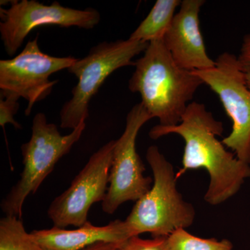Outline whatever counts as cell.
<instances>
[{"label":"cell","mask_w":250,"mask_h":250,"mask_svg":"<svg viewBox=\"0 0 250 250\" xmlns=\"http://www.w3.org/2000/svg\"><path fill=\"white\" fill-rule=\"evenodd\" d=\"M115 144L116 141H109L94 153L68 188L49 205L47 215L54 226L80 228L88 221L90 207L104 200Z\"/></svg>","instance_id":"obj_9"},{"label":"cell","mask_w":250,"mask_h":250,"mask_svg":"<svg viewBox=\"0 0 250 250\" xmlns=\"http://www.w3.org/2000/svg\"><path fill=\"white\" fill-rule=\"evenodd\" d=\"M85 128L83 122L70 134L62 136L57 125L48 123L44 113L34 116L30 139L21 146L24 168L21 178L1 202L3 213L22 218L27 197L36 193L56 164L80 139Z\"/></svg>","instance_id":"obj_4"},{"label":"cell","mask_w":250,"mask_h":250,"mask_svg":"<svg viewBox=\"0 0 250 250\" xmlns=\"http://www.w3.org/2000/svg\"><path fill=\"white\" fill-rule=\"evenodd\" d=\"M181 3L179 0H157L147 17L129 39L146 42L163 39L175 16L176 9Z\"/></svg>","instance_id":"obj_13"},{"label":"cell","mask_w":250,"mask_h":250,"mask_svg":"<svg viewBox=\"0 0 250 250\" xmlns=\"http://www.w3.org/2000/svg\"><path fill=\"white\" fill-rule=\"evenodd\" d=\"M237 59L242 70L246 73H250V34L243 39L241 51Z\"/></svg>","instance_id":"obj_18"},{"label":"cell","mask_w":250,"mask_h":250,"mask_svg":"<svg viewBox=\"0 0 250 250\" xmlns=\"http://www.w3.org/2000/svg\"><path fill=\"white\" fill-rule=\"evenodd\" d=\"M223 125L217 121L202 103L189 104L180 123L174 126L158 125L149 131L151 139L170 134H178L185 141L182 165L176 174L178 179L187 171L203 167L210 176L205 200L211 205L223 203L239 190L245 179L250 177V164L228 152L217 139Z\"/></svg>","instance_id":"obj_1"},{"label":"cell","mask_w":250,"mask_h":250,"mask_svg":"<svg viewBox=\"0 0 250 250\" xmlns=\"http://www.w3.org/2000/svg\"><path fill=\"white\" fill-rule=\"evenodd\" d=\"M30 233L44 250H83L100 242L123 243L133 236L126 222L120 220L106 226H95L87 221L76 229L54 226L48 229L34 230Z\"/></svg>","instance_id":"obj_12"},{"label":"cell","mask_w":250,"mask_h":250,"mask_svg":"<svg viewBox=\"0 0 250 250\" xmlns=\"http://www.w3.org/2000/svg\"><path fill=\"white\" fill-rule=\"evenodd\" d=\"M119 250H169L168 236L145 240L139 236L130 237L122 243Z\"/></svg>","instance_id":"obj_16"},{"label":"cell","mask_w":250,"mask_h":250,"mask_svg":"<svg viewBox=\"0 0 250 250\" xmlns=\"http://www.w3.org/2000/svg\"><path fill=\"white\" fill-rule=\"evenodd\" d=\"M169 250H233L232 243L227 239L199 238L185 229L179 228L168 236Z\"/></svg>","instance_id":"obj_15"},{"label":"cell","mask_w":250,"mask_h":250,"mask_svg":"<svg viewBox=\"0 0 250 250\" xmlns=\"http://www.w3.org/2000/svg\"><path fill=\"white\" fill-rule=\"evenodd\" d=\"M192 72L218 95L232 121V130L222 143L232 149L239 160L250 164V89L236 56L224 52L213 68Z\"/></svg>","instance_id":"obj_6"},{"label":"cell","mask_w":250,"mask_h":250,"mask_svg":"<svg viewBox=\"0 0 250 250\" xmlns=\"http://www.w3.org/2000/svg\"><path fill=\"white\" fill-rule=\"evenodd\" d=\"M148 44L130 39L100 42L86 57L77 59L67 70L78 79V83L72 90V98L61 110V128L73 130L85 122L90 100L104 82L118 69L135 65L132 59L144 52Z\"/></svg>","instance_id":"obj_5"},{"label":"cell","mask_w":250,"mask_h":250,"mask_svg":"<svg viewBox=\"0 0 250 250\" xmlns=\"http://www.w3.org/2000/svg\"><path fill=\"white\" fill-rule=\"evenodd\" d=\"M19 106L17 100L9 98H0V125L2 127H4L7 123H10L16 129H21V124H19L14 118Z\"/></svg>","instance_id":"obj_17"},{"label":"cell","mask_w":250,"mask_h":250,"mask_svg":"<svg viewBox=\"0 0 250 250\" xmlns=\"http://www.w3.org/2000/svg\"><path fill=\"white\" fill-rule=\"evenodd\" d=\"M134 66L129 89L140 94L141 103L159 125L179 124L203 81L176 63L163 39L149 42Z\"/></svg>","instance_id":"obj_2"},{"label":"cell","mask_w":250,"mask_h":250,"mask_svg":"<svg viewBox=\"0 0 250 250\" xmlns=\"http://www.w3.org/2000/svg\"><path fill=\"white\" fill-rule=\"evenodd\" d=\"M246 82L247 84H248V88L250 89V73L248 72V73H246Z\"/></svg>","instance_id":"obj_20"},{"label":"cell","mask_w":250,"mask_h":250,"mask_svg":"<svg viewBox=\"0 0 250 250\" xmlns=\"http://www.w3.org/2000/svg\"><path fill=\"white\" fill-rule=\"evenodd\" d=\"M146 159L152 170L154 184L136 201L125 220L133 236L144 233H150L153 238L169 236L179 228L191 226L195 209L177 190L172 164L155 146L148 148Z\"/></svg>","instance_id":"obj_3"},{"label":"cell","mask_w":250,"mask_h":250,"mask_svg":"<svg viewBox=\"0 0 250 250\" xmlns=\"http://www.w3.org/2000/svg\"><path fill=\"white\" fill-rule=\"evenodd\" d=\"M204 0H184L168 30L163 38L164 45L179 67L188 71L213 68L215 61L207 54L200 27V11Z\"/></svg>","instance_id":"obj_11"},{"label":"cell","mask_w":250,"mask_h":250,"mask_svg":"<svg viewBox=\"0 0 250 250\" xmlns=\"http://www.w3.org/2000/svg\"><path fill=\"white\" fill-rule=\"evenodd\" d=\"M0 250H44L27 233L22 220L5 215L0 220Z\"/></svg>","instance_id":"obj_14"},{"label":"cell","mask_w":250,"mask_h":250,"mask_svg":"<svg viewBox=\"0 0 250 250\" xmlns=\"http://www.w3.org/2000/svg\"><path fill=\"white\" fill-rule=\"evenodd\" d=\"M122 243H106L100 242L95 243L83 250H119Z\"/></svg>","instance_id":"obj_19"},{"label":"cell","mask_w":250,"mask_h":250,"mask_svg":"<svg viewBox=\"0 0 250 250\" xmlns=\"http://www.w3.org/2000/svg\"><path fill=\"white\" fill-rule=\"evenodd\" d=\"M0 34L5 50L10 57L17 53L29 33L41 26L77 27L91 29L98 25V10H83L62 6L58 1L45 5L36 0L11 1V7L1 9Z\"/></svg>","instance_id":"obj_10"},{"label":"cell","mask_w":250,"mask_h":250,"mask_svg":"<svg viewBox=\"0 0 250 250\" xmlns=\"http://www.w3.org/2000/svg\"><path fill=\"white\" fill-rule=\"evenodd\" d=\"M152 118L141 103L135 105L126 116L124 132L116 141L109 187L102 202L103 211L107 214H113L125 202L137 201L152 187V179L143 174L146 167L136 148L140 129Z\"/></svg>","instance_id":"obj_8"},{"label":"cell","mask_w":250,"mask_h":250,"mask_svg":"<svg viewBox=\"0 0 250 250\" xmlns=\"http://www.w3.org/2000/svg\"><path fill=\"white\" fill-rule=\"evenodd\" d=\"M39 37L29 41L14 58L0 61L1 98L27 100L26 116L33 106L52 92L58 80L51 81L52 74L68 69L77 59L52 57L39 47Z\"/></svg>","instance_id":"obj_7"}]
</instances>
